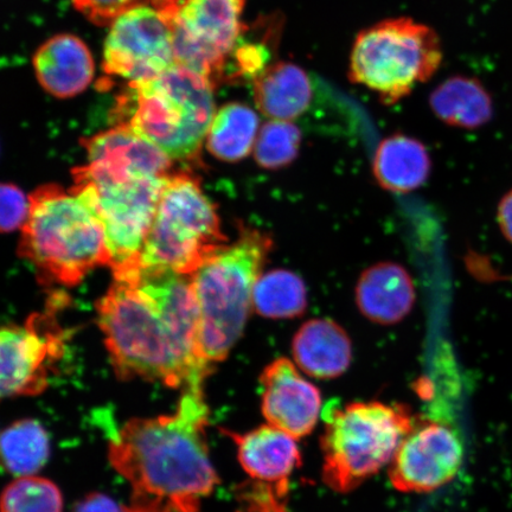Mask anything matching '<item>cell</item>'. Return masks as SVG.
I'll return each mask as SVG.
<instances>
[{"mask_svg": "<svg viewBox=\"0 0 512 512\" xmlns=\"http://www.w3.org/2000/svg\"><path fill=\"white\" fill-rule=\"evenodd\" d=\"M437 31L409 17L384 19L358 32L349 79L395 105L430 81L443 62Z\"/></svg>", "mask_w": 512, "mask_h": 512, "instance_id": "cell-7", "label": "cell"}, {"mask_svg": "<svg viewBox=\"0 0 512 512\" xmlns=\"http://www.w3.org/2000/svg\"><path fill=\"white\" fill-rule=\"evenodd\" d=\"M284 29V18L278 15L260 19L239 38L228 57L223 80L234 81L258 79L271 66L275 50L278 49Z\"/></svg>", "mask_w": 512, "mask_h": 512, "instance_id": "cell-23", "label": "cell"}, {"mask_svg": "<svg viewBox=\"0 0 512 512\" xmlns=\"http://www.w3.org/2000/svg\"><path fill=\"white\" fill-rule=\"evenodd\" d=\"M430 107L443 123L475 130L494 115V101L482 82L470 76H452L441 82L430 96Z\"/></svg>", "mask_w": 512, "mask_h": 512, "instance_id": "cell-22", "label": "cell"}, {"mask_svg": "<svg viewBox=\"0 0 512 512\" xmlns=\"http://www.w3.org/2000/svg\"><path fill=\"white\" fill-rule=\"evenodd\" d=\"M82 144L88 164L76 168L73 174L108 181L172 174V159L126 126L117 125L87 138Z\"/></svg>", "mask_w": 512, "mask_h": 512, "instance_id": "cell-14", "label": "cell"}, {"mask_svg": "<svg viewBox=\"0 0 512 512\" xmlns=\"http://www.w3.org/2000/svg\"><path fill=\"white\" fill-rule=\"evenodd\" d=\"M181 393L174 413L128 420L108 445L113 469L131 486L130 504L146 512H203V499L220 483L204 386Z\"/></svg>", "mask_w": 512, "mask_h": 512, "instance_id": "cell-2", "label": "cell"}, {"mask_svg": "<svg viewBox=\"0 0 512 512\" xmlns=\"http://www.w3.org/2000/svg\"><path fill=\"white\" fill-rule=\"evenodd\" d=\"M170 175L108 181L73 174L74 185L70 189L98 216L112 270L137 261Z\"/></svg>", "mask_w": 512, "mask_h": 512, "instance_id": "cell-9", "label": "cell"}, {"mask_svg": "<svg viewBox=\"0 0 512 512\" xmlns=\"http://www.w3.org/2000/svg\"><path fill=\"white\" fill-rule=\"evenodd\" d=\"M222 433L233 440L239 463L253 482L290 488L293 472L303 464L297 439L268 424L246 433Z\"/></svg>", "mask_w": 512, "mask_h": 512, "instance_id": "cell-16", "label": "cell"}, {"mask_svg": "<svg viewBox=\"0 0 512 512\" xmlns=\"http://www.w3.org/2000/svg\"><path fill=\"white\" fill-rule=\"evenodd\" d=\"M96 304L115 375L184 390L204 386L213 366L200 347L192 275L131 262Z\"/></svg>", "mask_w": 512, "mask_h": 512, "instance_id": "cell-1", "label": "cell"}, {"mask_svg": "<svg viewBox=\"0 0 512 512\" xmlns=\"http://www.w3.org/2000/svg\"><path fill=\"white\" fill-rule=\"evenodd\" d=\"M292 355L296 366L318 380L342 376L352 361L351 339L334 320L311 319L293 337Z\"/></svg>", "mask_w": 512, "mask_h": 512, "instance_id": "cell-19", "label": "cell"}, {"mask_svg": "<svg viewBox=\"0 0 512 512\" xmlns=\"http://www.w3.org/2000/svg\"><path fill=\"white\" fill-rule=\"evenodd\" d=\"M320 438L322 478L338 494H348L392 462L416 424L401 403L351 402L330 408Z\"/></svg>", "mask_w": 512, "mask_h": 512, "instance_id": "cell-6", "label": "cell"}, {"mask_svg": "<svg viewBox=\"0 0 512 512\" xmlns=\"http://www.w3.org/2000/svg\"><path fill=\"white\" fill-rule=\"evenodd\" d=\"M73 512H146L128 503L114 501L110 496L99 494L88 495L75 505Z\"/></svg>", "mask_w": 512, "mask_h": 512, "instance_id": "cell-32", "label": "cell"}, {"mask_svg": "<svg viewBox=\"0 0 512 512\" xmlns=\"http://www.w3.org/2000/svg\"><path fill=\"white\" fill-rule=\"evenodd\" d=\"M497 217L505 239L512 243V190L499 203Z\"/></svg>", "mask_w": 512, "mask_h": 512, "instance_id": "cell-33", "label": "cell"}, {"mask_svg": "<svg viewBox=\"0 0 512 512\" xmlns=\"http://www.w3.org/2000/svg\"><path fill=\"white\" fill-rule=\"evenodd\" d=\"M0 228L4 233L23 228L30 214V200L23 191L12 183H4L0 188Z\"/></svg>", "mask_w": 512, "mask_h": 512, "instance_id": "cell-30", "label": "cell"}, {"mask_svg": "<svg viewBox=\"0 0 512 512\" xmlns=\"http://www.w3.org/2000/svg\"><path fill=\"white\" fill-rule=\"evenodd\" d=\"M463 460L464 446L454 428L418 420L390 462L388 477L398 491L427 494L450 483Z\"/></svg>", "mask_w": 512, "mask_h": 512, "instance_id": "cell-13", "label": "cell"}, {"mask_svg": "<svg viewBox=\"0 0 512 512\" xmlns=\"http://www.w3.org/2000/svg\"><path fill=\"white\" fill-rule=\"evenodd\" d=\"M29 200L18 253L35 267L41 283L72 287L96 267H111L104 228L72 189L42 185Z\"/></svg>", "mask_w": 512, "mask_h": 512, "instance_id": "cell-3", "label": "cell"}, {"mask_svg": "<svg viewBox=\"0 0 512 512\" xmlns=\"http://www.w3.org/2000/svg\"><path fill=\"white\" fill-rule=\"evenodd\" d=\"M75 9L88 21L100 27L112 24L115 19L134 6L149 3L150 0H72Z\"/></svg>", "mask_w": 512, "mask_h": 512, "instance_id": "cell-31", "label": "cell"}, {"mask_svg": "<svg viewBox=\"0 0 512 512\" xmlns=\"http://www.w3.org/2000/svg\"><path fill=\"white\" fill-rule=\"evenodd\" d=\"M175 6L144 3L115 19L105 42L104 72L137 82L174 66Z\"/></svg>", "mask_w": 512, "mask_h": 512, "instance_id": "cell-11", "label": "cell"}, {"mask_svg": "<svg viewBox=\"0 0 512 512\" xmlns=\"http://www.w3.org/2000/svg\"><path fill=\"white\" fill-rule=\"evenodd\" d=\"M274 243L270 235L246 226L239 238L211 256L192 274L200 311V347L211 366L226 360L245 330L256 283Z\"/></svg>", "mask_w": 512, "mask_h": 512, "instance_id": "cell-5", "label": "cell"}, {"mask_svg": "<svg viewBox=\"0 0 512 512\" xmlns=\"http://www.w3.org/2000/svg\"><path fill=\"white\" fill-rule=\"evenodd\" d=\"M411 274L395 262H381L364 271L356 286V304L371 322L392 325L411 313L415 304Z\"/></svg>", "mask_w": 512, "mask_h": 512, "instance_id": "cell-18", "label": "cell"}, {"mask_svg": "<svg viewBox=\"0 0 512 512\" xmlns=\"http://www.w3.org/2000/svg\"><path fill=\"white\" fill-rule=\"evenodd\" d=\"M213 82L174 64L155 78L128 83L114 108L131 128L179 162L197 158L215 117Z\"/></svg>", "mask_w": 512, "mask_h": 512, "instance_id": "cell-4", "label": "cell"}, {"mask_svg": "<svg viewBox=\"0 0 512 512\" xmlns=\"http://www.w3.org/2000/svg\"><path fill=\"white\" fill-rule=\"evenodd\" d=\"M40 85L56 98H73L85 91L94 76L91 51L79 37L61 34L44 42L34 56Z\"/></svg>", "mask_w": 512, "mask_h": 512, "instance_id": "cell-17", "label": "cell"}, {"mask_svg": "<svg viewBox=\"0 0 512 512\" xmlns=\"http://www.w3.org/2000/svg\"><path fill=\"white\" fill-rule=\"evenodd\" d=\"M302 140V131L292 121L270 120L256 138V163L266 170L284 169L298 158Z\"/></svg>", "mask_w": 512, "mask_h": 512, "instance_id": "cell-27", "label": "cell"}, {"mask_svg": "<svg viewBox=\"0 0 512 512\" xmlns=\"http://www.w3.org/2000/svg\"><path fill=\"white\" fill-rule=\"evenodd\" d=\"M256 107L270 120H296L309 110L313 99L310 75L299 64L275 61L253 81Z\"/></svg>", "mask_w": 512, "mask_h": 512, "instance_id": "cell-20", "label": "cell"}, {"mask_svg": "<svg viewBox=\"0 0 512 512\" xmlns=\"http://www.w3.org/2000/svg\"><path fill=\"white\" fill-rule=\"evenodd\" d=\"M260 384L261 412L268 425L297 440L315 430L322 412V394L290 360L281 357L268 364Z\"/></svg>", "mask_w": 512, "mask_h": 512, "instance_id": "cell-15", "label": "cell"}, {"mask_svg": "<svg viewBox=\"0 0 512 512\" xmlns=\"http://www.w3.org/2000/svg\"><path fill=\"white\" fill-rule=\"evenodd\" d=\"M432 160L420 140L395 133L383 139L374 155L373 174L384 190L395 194L419 189L430 177Z\"/></svg>", "mask_w": 512, "mask_h": 512, "instance_id": "cell-21", "label": "cell"}, {"mask_svg": "<svg viewBox=\"0 0 512 512\" xmlns=\"http://www.w3.org/2000/svg\"><path fill=\"white\" fill-rule=\"evenodd\" d=\"M290 488L253 482L243 486L239 494V512H288Z\"/></svg>", "mask_w": 512, "mask_h": 512, "instance_id": "cell-29", "label": "cell"}, {"mask_svg": "<svg viewBox=\"0 0 512 512\" xmlns=\"http://www.w3.org/2000/svg\"><path fill=\"white\" fill-rule=\"evenodd\" d=\"M0 448L5 469L12 475L34 476L48 462L49 435L34 419L18 420L5 428Z\"/></svg>", "mask_w": 512, "mask_h": 512, "instance_id": "cell-25", "label": "cell"}, {"mask_svg": "<svg viewBox=\"0 0 512 512\" xmlns=\"http://www.w3.org/2000/svg\"><path fill=\"white\" fill-rule=\"evenodd\" d=\"M247 0H177L174 10L175 62L207 78L223 80L228 57L246 29Z\"/></svg>", "mask_w": 512, "mask_h": 512, "instance_id": "cell-10", "label": "cell"}, {"mask_svg": "<svg viewBox=\"0 0 512 512\" xmlns=\"http://www.w3.org/2000/svg\"><path fill=\"white\" fill-rule=\"evenodd\" d=\"M260 120L253 108L232 102L215 113L207 136V149L222 162L235 163L254 151Z\"/></svg>", "mask_w": 512, "mask_h": 512, "instance_id": "cell-24", "label": "cell"}, {"mask_svg": "<svg viewBox=\"0 0 512 512\" xmlns=\"http://www.w3.org/2000/svg\"><path fill=\"white\" fill-rule=\"evenodd\" d=\"M227 238L214 204L190 172L171 174L137 261L192 275L220 251Z\"/></svg>", "mask_w": 512, "mask_h": 512, "instance_id": "cell-8", "label": "cell"}, {"mask_svg": "<svg viewBox=\"0 0 512 512\" xmlns=\"http://www.w3.org/2000/svg\"><path fill=\"white\" fill-rule=\"evenodd\" d=\"M2 512H63L59 486L38 476L17 477L3 491Z\"/></svg>", "mask_w": 512, "mask_h": 512, "instance_id": "cell-28", "label": "cell"}, {"mask_svg": "<svg viewBox=\"0 0 512 512\" xmlns=\"http://www.w3.org/2000/svg\"><path fill=\"white\" fill-rule=\"evenodd\" d=\"M66 334L47 313L32 315L24 325L9 324L0 334L3 398L46 392L55 363L64 352Z\"/></svg>", "mask_w": 512, "mask_h": 512, "instance_id": "cell-12", "label": "cell"}, {"mask_svg": "<svg viewBox=\"0 0 512 512\" xmlns=\"http://www.w3.org/2000/svg\"><path fill=\"white\" fill-rule=\"evenodd\" d=\"M253 307L266 318L293 319L303 316L307 309L304 280L287 270L262 274L254 288Z\"/></svg>", "mask_w": 512, "mask_h": 512, "instance_id": "cell-26", "label": "cell"}, {"mask_svg": "<svg viewBox=\"0 0 512 512\" xmlns=\"http://www.w3.org/2000/svg\"><path fill=\"white\" fill-rule=\"evenodd\" d=\"M177 0H150V3L156 4L159 6H171L174 5Z\"/></svg>", "mask_w": 512, "mask_h": 512, "instance_id": "cell-34", "label": "cell"}]
</instances>
